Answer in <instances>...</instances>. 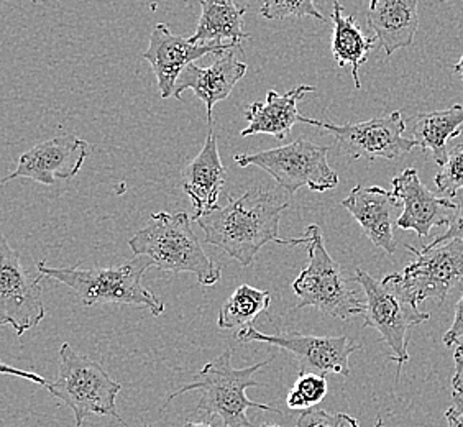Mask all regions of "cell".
<instances>
[{
	"label": "cell",
	"instance_id": "cell-3",
	"mask_svg": "<svg viewBox=\"0 0 463 427\" xmlns=\"http://www.w3.org/2000/svg\"><path fill=\"white\" fill-rule=\"evenodd\" d=\"M152 267L155 263L148 257H135L118 267L90 270L54 268L46 265V261H36V271L40 275L71 288L86 308L98 304L138 306L148 309L153 316H161L165 304L158 296L148 291L142 281L143 275Z\"/></svg>",
	"mask_w": 463,
	"mask_h": 427
},
{
	"label": "cell",
	"instance_id": "cell-19",
	"mask_svg": "<svg viewBox=\"0 0 463 427\" xmlns=\"http://www.w3.org/2000/svg\"><path fill=\"white\" fill-rule=\"evenodd\" d=\"M418 5L419 0H370L366 22L388 56L412 45L419 28Z\"/></svg>",
	"mask_w": 463,
	"mask_h": 427
},
{
	"label": "cell",
	"instance_id": "cell-25",
	"mask_svg": "<svg viewBox=\"0 0 463 427\" xmlns=\"http://www.w3.org/2000/svg\"><path fill=\"white\" fill-rule=\"evenodd\" d=\"M327 390H329V383H327L326 375L299 372L298 380L294 382L293 390L286 398V404L289 410H311L326 398Z\"/></svg>",
	"mask_w": 463,
	"mask_h": 427
},
{
	"label": "cell",
	"instance_id": "cell-35",
	"mask_svg": "<svg viewBox=\"0 0 463 427\" xmlns=\"http://www.w3.org/2000/svg\"><path fill=\"white\" fill-rule=\"evenodd\" d=\"M183 427H213L209 422H186Z\"/></svg>",
	"mask_w": 463,
	"mask_h": 427
},
{
	"label": "cell",
	"instance_id": "cell-17",
	"mask_svg": "<svg viewBox=\"0 0 463 427\" xmlns=\"http://www.w3.org/2000/svg\"><path fill=\"white\" fill-rule=\"evenodd\" d=\"M225 179L227 169L221 160L214 128L211 127L203 150L197 153L194 160L187 163L183 171V191L189 196L191 204L194 207L193 221L219 205L217 203Z\"/></svg>",
	"mask_w": 463,
	"mask_h": 427
},
{
	"label": "cell",
	"instance_id": "cell-33",
	"mask_svg": "<svg viewBox=\"0 0 463 427\" xmlns=\"http://www.w3.org/2000/svg\"><path fill=\"white\" fill-rule=\"evenodd\" d=\"M2 374L4 375H12V376H20V378H25L28 382L38 383V384H42V386H48V380L43 378V376H40V375L32 374V372H24V370H18V368H14V366H9L7 364H2Z\"/></svg>",
	"mask_w": 463,
	"mask_h": 427
},
{
	"label": "cell",
	"instance_id": "cell-1",
	"mask_svg": "<svg viewBox=\"0 0 463 427\" xmlns=\"http://www.w3.org/2000/svg\"><path fill=\"white\" fill-rule=\"evenodd\" d=\"M289 207L277 195L253 187L237 199L203 214L194 223L204 232L205 243L225 251L241 267H251L269 242L281 243L279 221Z\"/></svg>",
	"mask_w": 463,
	"mask_h": 427
},
{
	"label": "cell",
	"instance_id": "cell-11",
	"mask_svg": "<svg viewBox=\"0 0 463 427\" xmlns=\"http://www.w3.org/2000/svg\"><path fill=\"white\" fill-rule=\"evenodd\" d=\"M42 278L25 270L17 250L0 235V326H12L18 337L45 319Z\"/></svg>",
	"mask_w": 463,
	"mask_h": 427
},
{
	"label": "cell",
	"instance_id": "cell-2",
	"mask_svg": "<svg viewBox=\"0 0 463 427\" xmlns=\"http://www.w3.org/2000/svg\"><path fill=\"white\" fill-rule=\"evenodd\" d=\"M135 257H148L155 267L170 273H193L203 286L221 280V267L203 249L186 213H156L128 242Z\"/></svg>",
	"mask_w": 463,
	"mask_h": 427
},
{
	"label": "cell",
	"instance_id": "cell-30",
	"mask_svg": "<svg viewBox=\"0 0 463 427\" xmlns=\"http://www.w3.org/2000/svg\"><path fill=\"white\" fill-rule=\"evenodd\" d=\"M442 340H444L446 347H454L460 340H463V293L458 303L455 304L454 322H452L450 329L444 334Z\"/></svg>",
	"mask_w": 463,
	"mask_h": 427
},
{
	"label": "cell",
	"instance_id": "cell-31",
	"mask_svg": "<svg viewBox=\"0 0 463 427\" xmlns=\"http://www.w3.org/2000/svg\"><path fill=\"white\" fill-rule=\"evenodd\" d=\"M447 426L463 427V390L454 392V403L446 411Z\"/></svg>",
	"mask_w": 463,
	"mask_h": 427
},
{
	"label": "cell",
	"instance_id": "cell-27",
	"mask_svg": "<svg viewBox=\"0 0 463 427\" xmlns=\"http://www.w3.org/2000/svg\"><path fill=\"white\" fill-rule=\"evenodd\" d=\"M434 185L439 195L449 197L457 196V193L463 189V143L449 150L447 161L439 169Z\"/></svg>",
	"mask_w": 463,
	"mask_h": 427
},
{
	"label": "cell",
	"instance_id": "cell-32",
	"mask_svg": "<svg viewBox=\"0 0 463 427\" xmlns=\"http://www.w3.org/2000/svg\"><path fill=\"white\" fill-rule=\"evenodd\" d=\"M454 362H455V374L452 378V388L454 392H460L463 390V340H460L455 346Z\"/></svg>",
	"mask_w": 463,
	"mask_h": 427
},
{
	"label": "cell",
	"instance_id": "cell-14",
	"mask_svg": "<svg viewBox=\"0 0 463 427\" xmlns=\"http://www.w3.org/2000/svg\"><path fill=\"white\" fill-rule=\"evenodd\" d=\"M232 43H205L196 45L189 38L171 33L165 24L153 28L148 48L143 52V58L152 64L153 72L158 81L161 99L175 96L179 76L189 64L203 58L205 54L222 53L233 50Z\"/></svg>",
	"mask_w": 463,
	"mask_h": 427
},
{
	"label": "cell",
	"instance_id": "cell-15",
	"mask_svg": "<svg viewBox=\"0 0 463 427\" xmlns=\"http://www.w3.org/2000/svg\"><path fill=\"white\" fill-rule=\"evenodd\" d=\"M392 196L404 205L396 221L400 229L416 232L418 237L426 239L434 227L449 225L457 204L449 197H439L429 191L419 178L418 169H404L402 175L392 178Z\"/></svg>",
	"mask_w": 463,
	"mask_h": 427
},
{
	"label": "cell",
	"instance_id": "cell-28",
	"mask_svg": "<svg viewBox=\"0 0 463 427\" xmlns=\"http://www.w3.org/2000/svg\"><path fill=\"white\" fill-rule=\"evenodd\" d=\"M296 427H360L358 421L345 413H329L321 408L303 411Z\"/></svg>",
	"mask_w": 463,
	"mask_h": 427
},
{
	"label": "cell",
	"instance_id": "cell-5",
	"mask_svg": "<svg viewBox=\"0 0 463 427\" xmlns=\"http://www.w3.org/2000/svg\"><path fill=\"white\" fill-rule=\"evenodd\" d=\"M307 247L309 263L293 281V291L299 298L294 309L316 308L330 318L348 320L352 316L364 314L365 303L358 299L350 288V281L335 260L326 249L321 227L312 223L303 237L283 239L281 245H303Z\"/></svg>",
	"mask_w": 463,
	"mask_h": 427
},
{
	"label": "cell",
	"instance_id": "cell-13",
	"mask_svg": "<svg viewBox=\"0 0 463 427\" xmlns=\"http://www.w3.org/2000/svg\"><path fill=\"white\" fill-rule=\"evenodd\" d=\"M90 157V143L74 135H60L36 143L17 161V168L2 183L12 179H33L40 185H53L56 179L71 181Z\"/></svg>",
	"mask_w": 463,
	"mask_h": 427
},
{
	"label": "cell",
	"instance_id": "cell-8",
	"mask_svg": "<svg viewBox=\"0 0 463 427\" xmlns=\"http://www.w3.org/2000/svg\"><path fill=\"white\" fill-rule=\"evenodd\" d=\"M406 249L414 260L402 273L384 276V281L416 308L428 299L442 303L463 280V242L450 241L422 250L406 245Z\"/></svg>",
	"mask_w": 463,
	"mask_h": 427
},
{
	"label": "cell",
	"instance_id": "cell-23",
	"mask_svg": "<svg viewBox=\"0 0 463 427\" xmlns=\"http://www.w3.org/2000/svg\"><path fill=\"white\" fill-rule=\"evenodd\" d=\"M463 106L455 104L446 110L419 114L412 127V140L419 148L432 153L439 166L447 161V142L462 135Z\"/></svg>",
	"mask_w": 463,
	"mask_h": 427
},
{
	"label": "cell",
	"instance_id": "cell-4",
	"mask_svg": "<svg viewBox=\"0 0 463 427\" xmlns=\"http://www.w3.org/2000/svg\"><path fill=\"white\" fill-rule=\"evenodd\" d=\"M271 360L273 356H269L265 362H260L257 365L233 368L232 350L227 348L222 356H217L215 360L205 364L199 370L194 383L179 388L178 392L171 393L161 411L166 410V406L181 394L199 392L201 400L197 403L196 410L204 411L211 419H221L225 427H251V422L247 418V413L251 408L283 414L273 406L249 400L245 394L251 386H260V383L253 380V375L257 374L260 368L267 366Z\"/></svg>",
	"mask_w": 463,
	"mask_h": 427
},
{
	"label": "cell",
	"instance_id": "cell-10",
	"mask_svg": "<svg viewBox=\"0 0 463 427\" xmlns=\"http://www.w3.org/2000/svg\"><path fill=\"white\" fill-rule=\"evenodd\" d=\"M299 122L322 128L332 135L339 143L342 152L354 160H394L418 148V143L404 137L406 120L400 110L374 117L360 124L335 125L304 116H299Z\"/></svg>",
	"mask_w": 463,
	"mask_h": 427
},
{
	"label": "cell",
	"instance_id": "cell-18",
	"mask_svg": "<svg viewBox=\"0 0 463 427\" xmlns=\"http://www.w3.org/2000/svg\"><path fill=\"white\" fill-rule=\"evenodd\" d=\"M394 203L396 197L392 196V191L380 186H355L342 201V207L354 215L374 247L388 255L396 251L392 219Z\"/></svg>",
	"mask_w": 463,
	"mask_h": 427
},
{
	"label": "cell",
	"instance_id": "cell-37",
	"mask_svg": "<svg viewBox=\"0 0 463 427\" xmlns=\"http://www.w3.org/2000/svg\"><path fill=\"white\" fill-rule=\"evenodd\" d=\"M117 422H118V424H120V426L122 427H132L128 426V424H127V422H125V421H122V419L120 418L117 419Z\"/></svg>",
	"mask_w": 463,
	"mask_h": 427
},
{
	"label": "cell",
	"instance_id": "cell-36",
	"mask_svg": "<svg viewBox=\"0 0 463 427\" xmlns=\"http://www.w3.org/2000/svg\"><path fill=\"white\" fill-rule=\"evenodd\" d=\"M374 427H383V419H376V424H374Z\"/></svg>",
	"mask_w": 463,
	"mask_h": 427
},
{
	"label": "cell",
	"instance_id": "cell-26",
	"mask_svg": "<svg viewBox=\"0 0 463 427\" xmlns=\"http://www.w3.org/2000/svg\"><path fill=\"white\" fill-rule=\"evenodd\" d=\"M260 14L267 20H285L289 17H312L326 22L316 0H260Z\"/></svg>",
	"mask_w": 463,
	"mask_h": 427
},
{
	"label": "cell",
	"instance_id": "cell-9",
	"mask_svg": "<svg viewBox=\"0 0 463 427\" xmlns=\"http://www.w3.org/2000/svg\"><path fill=\"white\" fill-rule=\"evenodd\" d=\"M355 281L365 293V322L364 327L378 330L384 344L392 348V362L402 366L410 362V329L430 319L429 312H420L419 308L404 301L390 283L378 281L368 275L365 270L358 268Z\"/></svg>",
	"mask_w": 463,
	"mask_h": 427
},
{
	"label": "cell",
	"instance_id": "cell-34",
	"mask_svg": "<svg viewBox=\"0 0 463 427\" xmlns=\"http://www.w3.org/2000/svg\"><path fill=\"white\" fill-rule=\"evenodd\" d=\"M454 71L460 76V80L463 81V56L460 58V62H457L454 66Z\"/></svg>",
	"mask_w": 463,
	"mask_h": 427
},
{
	"label": "cell",
	"instance_id": "cell-29",
	"mask_svg": "<svg viewBox=\"0 0 463 427\" xmlns=\"http://www.w3.org/2000/svg\"><path fill=\"white\" fill-rule=\"evenodd\" d=\"M450 241L463 242V203L457 204V207L452 211L447 231L430 242L426 247H437V245H442V243Z\"/></svg>",
	"mask_w": 463,
	"mask_h": 427
},
{
	"label": "cell",
	"instance_id": "cell-21",
	"mask_svg": "<svg viewBox=\"0 0 463 427\" xmlns=\"http://www.w3.org/2000/svg\"><path fill=\"white\" fill-rule=\"evenodd\" d=\"M245 14L247 7L235 4V0H201V17L189 40L196 45L219 42L241 46V42L250 38L243 28Z\"/></svg>",
	"mask_w": 463,
	"mask_h": 427
},
{
	"label": "cell",
	"instance_id": "cell-7",
	"mask_svg": "<svg viewBox=\"0 0 463 427\" xmlns=\"http://www.w3.org/2000/svg\"><path fill=\"white\" fill-rule=\"evenodd\" d=\"M329 147L298 138L296 142L259 153L235 155L241 168L257 166L267 171L279 186L294 196L301 187L314 193H326L339 186V175L330 168Z\"/></svg>",
	"mask_w": 463,
	"mask_h": 427
},
{
	"label": "cell",
	"instance_id": "cell-38",
	"mask_svg": "<svg viewBox=\"0 0 463 427\" xmlns=\"http://www.w3.org/2000/svg\"><path fill=\"white\" fill-rule=\"evenodd\" d=\"M260 427H283V426H278V424H261Z\"/></svg>",
	"mask_w": 463,
	"mask_h": 427
},
{
	"label": "cell",
	"instance_id": "cell-20",
	"mask_svg": "<svg viewBox=\"0 0 463 427\" xmlns=\"http://www.w3.org/2000/svg\"><path fill=\"white\" fill-rule=\"evenodd\" d=\"M312 86H296L288 92L268 90L267 99L263 102H253L245 112L247 127L241 130V137L265 134L275 137L277 140H285L291 134L294 124L299 122L298 102L314 92Z\"/></svg>",
	"mask_w": 463,
	"mask_h": 427
},
{
	"label": "cell",
	"instance_id": "cell-12",
	"mask_svg": "<svg viewBox=\"0 0 463 427\" xmlns=\"http://www.w3.org/2000/svg\"><path fill=\"white\" fill-rule=\"evenodd\" d=\"M233 337L241 344L261 342V344L277 346L291 352L301 364V372L335 374L342 376L350 375L348 358L360 348V346H356L355 342H352L347 336L321 337V336H304L299 332H279L275 336H268L251 326L239 330Z\"/></svg>",
	"mask_w": 463,
	"mask_h": 427
},
{
	"label": "cell",
	"instance_id": "cell-24",
	"mask_svg": "<svg viewBox=\"0 0 463 427\" xmlns=\"http://www.w3.org/2000/svg\"><path fill=\"white\" fill-rule=\"evenodd\" d=\"M271 303V293L257 289L253 286L241 285L219 311L217 324L223 330L250 327L260 314L268 311Z\"/></svg>",
	"mask_w": 463,
	"mask_h": 427
},
{
	"label": "cell",
	"instance_id": "cell-6",
	"mask_svg": "<svg viewBox=\"0 0 463 427\" xmlns=\"http://www.w3.org/2000/svg\"><path fill=\"white\" fill-rule=\"evenodd\" d=\"M46 390L72 411L76 427L82 426L90 416L118 419L116 400L122 384L110 378L99 362L78 354L66 342L60 347L58 378L48 383Z\"/></svg>",
	"mask_w": 463,
	"mask_h": 427
},
{
	"label": "cell",
	"instance_id": "cell-22",
	"mask_svg": "<svg viewBox=\"0 0 463 427\" xmlns=\"http://www.w3.org/2000/svg\"><path fill=\"white\" fill-rule=\"evenodd\" d=\"M332 24H334V36H332V54L340 68L350 66L352 76L355 81L356 90L362 88L358 71L362 64H365L368 54L373 50L376 38L366 36L362 28L358 27L354 15H344V7L339 0H334L332 10Z\"/></svg>",
	"mask_w": 463,
	"mask_h": 427
},
{
	"label": "cell",
	"instance_id": "cell-16",
	"mask_svg": "<svg viewBox=\"0 0 463 427\" xmlns=\"http://www.w3.org/2000/svg\"><path fill=\"white\" fill-rule=\"evenodd\" d=\"M247 71V62L237 60L233 50H227L222 53H217L214 64L209 68H201L196 62L189 64L179 76L175 98L181 99L184 90H193L194 96L204 102L207 122L213 127V110L215 104L231 96L232 90Z\"/></svg>",
	"mask_w": 463,
	"mask_h": 427
}]
</instances>
